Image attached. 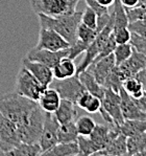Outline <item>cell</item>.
I'll list each match as a JSON object with an SVG mask.
<instances>
[{
  "instance_id": "obj_1",
  "label": "cell",
  "mask_w": 146,
  "mask_h": 156,
  "mask_svg": "<svg viewBox=\"0 0 146 156\" xmlns=\"http://www.w3.org/2000/svg\"><path fill=\"white\" fill-rule=\"evenodd\" d=\"M38 102L16 93L15 91L0 97V113L16 125L22 123L36 108Z\"/></svg>"
},
{
  "instance_id": "obj_2",
  "label": "cell",
  "mask_w": 146,
  "mask_h": 156,
  "mask_svg": "<svg viewBox=\"0 0 146 156\" xmlns=\"http://www.w3.org/2000/svg\"><path fill=\"white\" fill-rule=\"evenodd\" d=\"M81 14L83 12L75 11L69 15L51 17L44 14H38V17L41 27L56 30L69 44L72 45L76 41V32L81 22Z\"/></svg>"
},
{
  "instance_id": "obj_3",
  "label": "cell",
  "mask_w": 146,
  "mask_h": 156,
  "mask_svg": "<svg viewBox=\"0 0 146 156\" xmlns=\"http://www.w3.org/2000/svg\"><path fill=\"white\" fill-rule=\"evenodd\" d=\"M44 114L45 112L38 105V107L26 117L22 123L16 125L21 143L35 144L39 141L41 133H42L43 130Z\"/></svg>"
},
{
  "instance_id": "obj_4",
  "label": "cell",
  "mask_w": 146,
  "mask_h": 156,
  "mask_svg": "<svg viewBox=\"0 0 146 156\" xmlns=\"http://www.w3.org/2000/svg\"><path fill=\"white\" fill-rule=\"evenodd\" d=\"M47 88V86H44L41 84L35 76L30 73L29 70L22 66L19 70L16 78L15 84V92L20 95H23L25 98L38 102L43 93V91Z\"/></svg>"
},
{
  "instance_id": "obj_5",
  "label": "cell",
  "mask_w": 146,
  "mask_h": 156,
  "mask_svg": "<svg viewBox=\"0 0 146 156\" xmlns=\"http://www.w3.org/2000/svg\"><path fill=\"white\" fill-rule=\"evenodd\" d=\"M99 112L104 121L111 124V126H121L124 122V117L121 112L119 92H116L111 88H106Z\"/></svg>"
},
{
  "instance_id": "obj_6",
  "label": "cell",
  "mask_w": 146,
  "mask_h": 156,
  "mask_svg": "<svg viewBox=\"0 0 146 156\" xmlns=\"http://www.w3.org/2000/svg\"><path fill=\"white\" fill-rule=\"evenodd\" d=\"M80 0H32V8L36 14L57 17L69 15L76 11Z\"/></svg>"
},
{
  "instance_id": "obj_7",
  "label": "cell",
  "mask_w": 146,
  "mask_h": 156,
  "mask_svg": "<svg viewBox=\"0 0 146 156\" xmlns=\"http://www.w3.org/2000/svg\"><path fill=\"white\" fill-rule=\"evenodd\" d=\"M49 86L59 92L61 99L71 101L74 104H76V101L80 98V95L86 90L78 78V74H74L73 76L64 79V80L54 81L53 79Z\"/></svg>"
},
{
  "instance_id": "obj_8",
  "label": "cell",
  "mask_w": 146,
  "mask_h": 156,
  "mask_svg": "<svg viewBox=\"0 0 146 156\" xmlns=\"http://www.w3.org/2000/svg\"><path fill=\"white\" fill-rule=\"evenodd\" d=\"M20 143L16 124L0 113V150L5 154Z\"/></svg>"
},
{
  "instance_id": "obj_9",
  "label": "cell",
  "mask_w": 146,
  "mask_h": 156,
  "mask_svg": "<svg viewBox=\"0 0 146 156\" xmlns=\"http://www.w3.org/2000/svg\"><path fill=\"white\" fill-rule=\"evenodd\" d=\"M59 123L56 121L54 114L45 112L43 130L42 133H41L40 140L38 141L41 147V150H42L41 155L59 143L57 141V129H59Z\"/></svg>"
},
{
  "instance_id": "obj_10",
  "label": "cell",
  "mask_w": 146,
  "mask_h": 156,
  "mask_svg": "<svg viewBox=\"0 0 146 156\" xmlns=\"http://www.w3.org/2000/svg\"><path fill=\"white\" fill-rule=\"evenodd\" d=\"M69 46H70V44L56 30H50V28L41 27L39 33V40H38L37 45L33 48H42L52 50V51H57V50L68 48Z\"/></svg>"
},
{
  "instance_id": "obj_11",
  "label": "cell",
  "mask_w": 146,
  "mask_h": 156,
  "mask_svg": "<svg viewBox=\"0 0 146 156\" xmlns=\"http://www.w3.org/2000/svg\"><path fill=\"white\" fill-rule=\"evenodd\" d=\"M116 68L122 81L135 76L139 71L146 68V55L134 49L131 56L120 65H116Z\"/></svg>"
},
{
  "instance_id": "obj_12",
  "label": "cell",
  "mask_w": 146,
  "mask_h": 156,
  "mask_svg": "<svg viewBox=\"0 0 146 156\" xmlns=\"http://www.w3.org/2000/svg\"><path fill=\"white\" fill-rule=\"evenodd\" d=\"M93 155H110V156H121L127 155L126 147V136L119 131V127L113 126V133L107 141L104 149L94 153Z\"/></svg>"
},
{
  "instance_id": "obj_13",
  "label": "cell",
  "mask_w": 146,
  "mask_h": 156,
  "mask_svg": "<svg viewBox=\"0 0 146 156\" xmlns=\"http://www.w3.org/2000/svg\"><path fill=\"white\" fill-rule=\"evenodd\" d=\"M68 48L57 50V51H52V50L42 49V48L41 49L32 48V50L28 51V54L26 55L25 58L28 60H32V61L40 62V63L52 68L61 59H63V58H65V57H68V54H69Z\"/></svg>"
},
{
  "instance_id": "obj_14",
  "label": "cell",
  "mask_w": 146,
  "mask_h": 156,
  "mask_svg": "<svg viewBox=\"0 0 146 156\" xmlns=\"http://www.w3.org/2000/svg\"><path fill=\"white\" fill-rule=\"evenodd\" d=\"M119 94L121 112L124 119H146V112L139 107L137 102L122 88V86L119 90Z\"/></svg>"
},
{
  "instance_id": "obj_15",
  "label": "cell",
  "mask_w": 146,
  "mask_h": 156,
  "mask_svg": "<svg viewBox=\"0 0 146 156\" xmlns=\"http://www.w3.org/2000/svg\"><path fill=\"white\" fill-rule=\"evenodd\" d=\"M115 66H116V64H115L114 55L111 54V55H109V56L102 58V59L92 63L87 69L93 74L95 80H96L100 85L104 86L107 78L109 76V74L111 73V71L113 70V68Z\"/></svg>"
},
{
  "instance_id": "obj_16",
  "label": "cell",
  "mask_w": 146,
  "mask_h": 156,
  "mask_svg": "<svg viewBox=\"0 0 146 156\" xmlns=\"http://www.w3.org/2000/svg\"><path fill=\"white\" fill-rule=\"evenodd\" d=\"M22 66H24L27 70H29L30 73L44 86L48 87L52 81H53L52 68L40 63V62L32 61V60H28L24 58L22 60Z\"/></svg>"
},
{
  "instance_id": "obj_17",
  "label": "cell",
  "mask_w": 146,
  "mask_h": 156,
  "mask_svg": "<svg viewBox=\"0 0 146 156\" xmlns=\"http://www.w3.org/2000/svg\"><path fill=\"white\" fill-rule=\"evenodd\" d=\"M113 133V126H107L102 124H96L94 130L89 135L91 141H92L94 149L96 152L104 149L107 141L110 140ZM95 152V153H96Z\"/></svg>"
},
{
  "instance_id": "obj_18",
  "label": "cell",
  "mask_w": 146,
  "mask_h": 156,
  "mask_svg": "<svg viewBox=\"0 0 146 156\" xmlns=\"http://www.w3.org/2000/svg\"><path fill=\"white\" fill-rule=\"evenodd\" d=\"M61 100L62 99L59 92L54 88L48 86L41 94L40 99L38 101V104L44 112L54 113L59 107V103H61Z\"/></svg>"
},
{
  "instance_id": "obj_19",
  "label": "cell",
  "mask_w": 146,
  "mask_h": 156,
  "mask_svg": "<svg viewBox=\"0 0 146 156\" xmlns=\"http://www.w3.org/2000/svg\"><path fill=\"white\" fill-rule=\"evenodd\" d=\"M52 73L54 80H64L73 76L76 74V64L74 63V60L68 57L61 59L52 67Z\"/></svg>"
},
{
  "instance_id": "obj_20",
  "label": "cell",
  "mask_w": 146,
  "mask_h": 156,
  "mask_svg": "<svg viewBox=\"0 0 146 156\" xmlns=\"http://www.w3.org/2000/svg\"><path fill=\"white\" fill-rule=\"evenodd\" d=\"M54 116H56V121L59 124H65L69 123V122H72L76 119V105L73 102L68 100H61L59 107L54 112Z\"/></svg>"
},
{
  "instance_id": "obj_21",
  "label": "cell",
  "mask_w": 146,
  "mask_h": 156,
  "mask_svg": "<svg viewBox=\"0 0 146 156\" xmlns=\"http://www.w3.org/2000/svg\"><path fill=\"white\" fill-rule=\"evenodd\" d=\"M78 78H80V82L83 85L86 90L89 91L90 93H92L95 97L99 98L100 100H102V98H104V90H106V88L102 85H100V84L95 80L93 74L91 73L88 69H86V70L78 73Z\"/></svg>"
},
{
  "instance_id": "obj_22",
  "label": "cell",
  "mask_w": 146,
  "mask_h": 156,
  "mask_svg": "<svg viewBox=\"0 0 146 156\" xmlns=\"http://www.w3.org/2000/svg\"><path fill=\"white\" fill-rule=\"evenodd\" d=\"M42 155L49 156H74L78 155L77 141L73 143H57L48 151L44 152Z\"/></svg>"
},
{
  "instance_id": "obj_23",
  "label": "cell",
  "mask_w": 146,
  "mask_h": 156,
  "mask_svg": "<svg viewBox=\"0 0 146 156\" xmlns=\"http://www.w3.org/2000/svg\"><path fill=\"white\" fill-rule=\"evenodd\" d=\"M78 133L75 127V121L65 124H59L57 129V141L59 143H73L77 140Z\"/></svg>"
},
{
  "instance_id": "obj_24",
  "label": "cell",
  "mask_w": 146,
  "mask_h": 156,
  "mask_svg": "<svg viewBox=\"0 0 146 156\" xmlns=\"http://www.w3.org/2000/svg\"><path fill=\"white\" fill-rule=\"evenodd\" d=\"M119 131L126 137L146 132V119H124Z\"/></svg>"
},
{
  "instance_id": "obj_25",
  "label": "cell",
  "mask_w": 146,
  "mask_h": 156,
  "mask_svg": "<svg viewBox=\"0 0 146 156\" xmlns=\"http://www.w3.org/2000/svg\"><path fill=\"white\" fill-rule=\"evenodd\" d=\"M127 155H140L146 149V132L126 137Z\"/></svg>"
},
{
  "instance_id": "obj_26",
  "label": "cell",
  "mask_w": 146,
  "mask_h": 156,
  "mask_svg": "<svg viewBox=\"0 0 146 156\" xmlns=\"http://www.w3.org/2000/svg\"><path fill=\"white\" fill-rule=\"evenodd\" d=\"M42 150L39 145V143L35 144H26V143H20L16 148L13 150L8 151L4 155L8 156H37L41 155Z\"/></svg>"
},
{
  "instance_id": "obj_27",
  "label": "cell",
  "mask_w": 146,
  "mask_h": 156,
  "mask_svg": "<svg viewBox=\"0 0 146 156\" xmlns=\"http://www.w3.org/2000/svg\"><path fill=\"white\" fill-rule=\"evenodd\" d=\"M114 19V30L121 27H128V18L126 15L125 8L121 4L120 0L114 1V11L112 13Z\"/></svg>"
},
{
  "instance_id": "obj_28",
  "label": "cell",
  "mask_w": 146,
  "mask_h": 156,
  "mask_svg": "<svg viewBox=\"0 0 146 156\" xmlns=\"http://www.w3.org/2000/svg\"><path fill=\"white\" fill-rule=\"evenodd\" d=\"M122 88L131 95L133 99L139 100L144 94L145 90L143 89V86L135 76H131L122 82Z\"/></svg>"
},
{
  "instance_id": "obj_29",
  "label": "cell",
  "mask_w": 146,
  "mask_h": 156,
  "mask_svg": "<svg viewBox=\"0 0 146 156\" xmlns=\"http://www.w3.org/2000/svg\"><path fill=\"white\" fill-rule=\"evenodd\" d=\"M95 126H96V122L88 115H83L75 119V127L78 135L89 136L94 130Z\"/></svg>"
},
{
  "instance_id": "obj_30",
  "label": "cell",
  "mask_w": 146,
  "mask_h": 156,
  "mask_svg": "<svg viewBox=\"0 0 146 156\" xmlns=\"http://www.w3.org/2000/svg\"><path fill=\"white\" fill-rule=\"evenodd\" d=\"M134 47L131 43H124V44H117L115 47L113 55L115 58V64L120 65L124 61L128 59L133 54Z\"/></svg>"
},
{
  "instance_id": "obj_31",
  "label": "cell",
  "mask_w": 146,
  "mask_h": 156,
  "mask_svg": "<svg viewBox=\"0 0 146 156\" xmlns=\"http://www.w3.org/2000/svg\"><path fill=\"white\" fill-rule=\"evenodd\" d=\"M97 34L98 33L96 30H93L80 22V24L77 27V32H76V39L80 40L85 44L90 45L96 38Z\"/></svg>"
},
{
  "instance_id": "obj_32",
  "label": "cell",
  "mask_w": 146,
  "mask_h": 156,
  "mask_svg": "<svg viewBox=\"0 0 146 156\" xmlns=\"http://www.w3.org/2000/svg\"><path fill=\"white\" fill-rule=\"evenodd\" d=\"M76 141L78 145V155H93L96 152L89 136L78 135Z\"/></svg>"
},
{
  "instance_id": "obj_33",
  "label": "cell",
  "mask_w": 146,
  "mask_h": 156,
  "mask_svg": "<svg viewBox=\"0 0 146 156\" xmlns=\"http://www.w3.org/2000/svg\"><path fill=\"white\" fill-rule=\"evenodd\" d=\"M81 23L85 25L89 26V27L96 30L97 26V15L90 6H86L83 9V14H81Z\"/></svg>"
},
{
  "instance_id": "obj_34",
  "label": "cell",
  "mask_w": 146,
  "mask_h": 156,
  "mask_svg": "<svg viewBox=\"0 0 146 156\" xmlns=\"http://www.w3.org/2000/svg\"><path fill=\"white\" fill-rule=\"evenodd\" d=\"M116 45H117V43H116V41H115L114 34L112 33L111 36L109 37V39L107 40V42L104 43V45L102 46V48L100 49L99 52H98L97 57L95 58V60L93 61V63H94V62H96V61H98V60L102 59V58L109 56V55L113 54V51H114L115 47H116Z\"/></svg>"
},
{
  "instance_id": "obj_35",
  "label": "cell",
  "mask_w": 146,
  "mask_h": 156,
  "mask_svg": "<svg viewBox=\"0 0 146 156\" xmlns=\"http://www.w3.org/2000/svg\"><path fill=\"white\" fill-rule=\"evenodd\" d=\"M125 11L130 22H134V21L138 20H145L146 19V8H144V6L138 5L133 9H125Z\"/></svg>"
},
{
  "instance_id": "obj_36",
  "label": "cell",
  "mask_w": 146,
  "mask_h": 156,
  "mask_svg": "<svg viewBox=\"0 0 146 156\" xmlns=\"http://www.w3.org/2000/svg\"><path fill=\"white\" fill-rule=\"evenodd\" d=\"M114 38L117 44H124V43H130L131 33L128 27H121L113 30Z\"/></svg>"
},
{
  "instance_id": "obj_37",
  "label": "cell",
  "mask_w": 146,
  "mask_h": 156,
  "mask_svg": "<svg viewBox=\"0 0 146 156\" xmlns=\"http://www.w3.org/2000/svg\"><path fill=\"white\" fill-rule=\"evenodd\" d=\"M128 30H131V33L136 34L140 37L146 38V19L130 22L128 23Z\"/></svg>"
},
{
  "instance_id": "obj_38",
  "label": "cell",
  "mask_w": 146,
  "mask_h": 156,
  "mask_svg": "<svg viewBox=\"0 0 146 156\" xmlns=\"http://www.w3.org/2000/svg\"><path fill=\"white\" fill-rule=\"evenodd\" d=\"M100 107H101V100L99 98L95 97V95H92L83 110L90 114H94L99 112Z\"/></svg>"
},
{
  "instance_id": "obj_39",
  "label": "cell",
  "mask_w": 146,
  "mask_h": 156,
  "mask_svg": "<svg viewBox=\"0 0 146 156\" xmlns=\"http://www.w3.org/2000/svg\"><path fill=\"white\" fill-rule=\"evenodd\" d=\"M86 3H87L88 6H90V8L96 13L97 17L109 14V8L104 5H101L97 0H86Z\"/></svg>"
},
{
  "instance_id": "obj_40",
  "label": "cell",
  "mask_w": 146,
  "mask_h": 156,
  "mask_svg": "<svg viewBox=\"0 0 146 156\" xmlns=\"http://www.w3.org/2000/svg\"><path fill=\"white\" fill-rule=\"evenodd\" d=\"M135 78L142 84L143 89L146 91V68L142 69L141 71H139V73L135 76Z\"/></svg>"
},
{
  "instance_id": "obj_41",
  "label": "cell",
  "mask_w": 146,
  "mask_h": 156,
  "mask_svg": "<svg viewBox=\"0 0 146 156\" xmlns=\"http://www.w3.org/2000/svg\"><path fill=\"white\" fill-rule=\"evenodd\" d=\"M140 0H120L121 4L125 9H133L138 5Z\"/></svg>"
},
{
  "instance_id": "obj_42",
  "label": "cell",
  "mask_w": 146,
  "mask_h": 156,
  "mask_svg": "<svg viewBox=\"0 0 146 156\" xmlns=\"http://www.w3.org/2000/svg\"><path fill=\"white\" fill-rule=\"evenodd\" d=\"M135 100V99H134ZM137 102V104L139 105V107L141 108L142 110H144L146 112V91L144 92V94L142 95V98H140L139 100H135Z\"/></svg>"
},
{
  "instance_id": "obj_43",
  "label": "cell",
  "mask_w": 146,
  "mask_h": 156,
  "mask_svg": "<svg viewBox=\"0 0 146 156\" xmlns=\"http://www.w3.org/2000/svg\"><path fill=\"white\" fill-rule=\"evenodd\" d=\"M101 5H104V6H107L109 8L110 5H113L114 4V1L115 0H97Z\"/></svg>"
}]
</instances>
